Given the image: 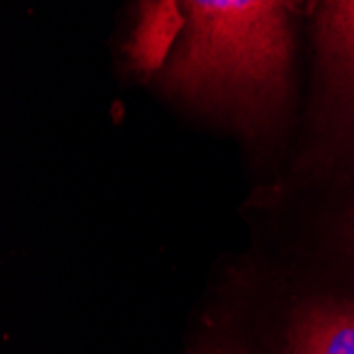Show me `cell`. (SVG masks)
<instances>
[{
  "label": "cell",
  "mask_w": 354,
  "mask_h": 354,
  "mask_svg": "<svg viewBox=\"0 0 354 354\" xmlns=\"http://www.w3.org/2000/svg\"><path fill=\"white\" fill-rule=\"evenodd\" d=\"M132 57L168 102L254 151L272 149L293 102V3L142 5Z\"/></svg>",
  "instance_id": "6da1fadb"
},
{
  "label": "cell",
  "mask_w": 354,
  "mask_h": 354,
  "mask_svg": "<svg viewBox=\"0 0 354 354\" xmlns=\"http://www.w3.org/2000/svg\"><path fill=\"white\" fill-rule=\"evenodd\" d=\"M314 87L306 134L282 185L268 187L266 202L354 166V0L314 9Z\"/></svg>",
  "instance_id": "7a4b0ae2"
},
{
  "label": "cell",
  "mask_w": 354,
  "mask_h": 354,
  "mask_svg": "<svg viewBox=\"0 0 354 354\" xmlns=\"http://www.w3.org/2000/svg\"><path fill=\"white\" fill-rule=\"evenodd\" d=\"M284 354H354V301L312 299L299 306L286 331Z\"/></svg>",
  "instance_id": "3957f363"
},
{
  "label": "cell",
  "mask_w": 354,
  "mask_h": 354,
  "mask_svg": "<svg viewBox=\"0 0 354 354\" xmlns=\"http://www.w3.org/2000/svg\"><path fill=\"white\" fill-rule=\"evenodd\" d=\"M337 238L342 248L354 259V200L342 212V218L337 223Z\"/></svg>",
  "instance_id": "277c9868"
},
{
  "label": "cell",
  "mask_w": 354,
  "mask_h": 354,
  "mask_svg": "<svg viewBox=\"0 0 354 354\" xmlns=\"http://www.w3.org/2000/svg\"><path fill=\"white\" fill-rule=\"evenodd\" d=\"M208 354H244V352H240V350H236V348H232V346L212 344L210 350H208Z\"/></svg>",
  "instance_id": "5b68a950"
}]
</instances>
